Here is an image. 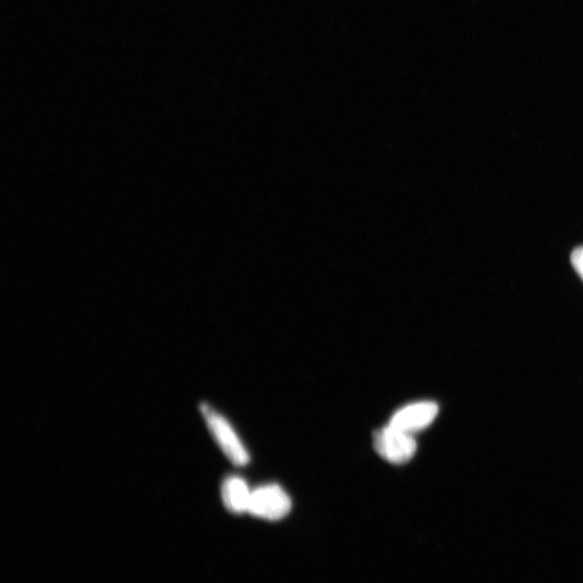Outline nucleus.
I'll list each match as a JSON object with an SVG mask.
<instances>
[{
    "label": "nucleus",
    "mask_w": 583,
    "mask_h": 583,
    "mask_svg": "<svg viewBox=\"0 0 583 583\" xmlns=\"http://www.w3.org/2000/svg\"><path fill=\"white\" fill-rule=\"evenodd\" d=\"M200 410L211 436L230 462L238 467L248 465L250 456L246 447L243 446L227 419L208 404H202Z\"/></svg>",
    "instance_id": "obj_1"
},
{
    "label": "nucleus",
    "mask_w": 583,
    "mask_h": 583,
    "mask_svg": "<svg viewBox=\"0 0 583 583\" xmlns=\"http://www.w3.org/2000/svg\"><path fill=\"white\" fill-rule=\"evenodd\" d=\"M373 444L378 455L393 465L409 463L417 451V443L411 433L390 425L375 431Z\"/></svg>",
    "instance_id": "obj_2"
},
{
    "label": "nucleus",
    "mask_w": 583,
    "mask_h": 583,
    "mask_svg": "<svg viewBox=\"0 0 583 583\" xmlns=\"http://www.w3.org/2000/svg\"><path fill=\"white\" fill-rule=\"evenodd\" d=\"M292 503L286 491L278 485H266L252 491L249 513L256 518L278 521L287 517Z\"/></svg>",
    "instance_id": "obj_3"
},
{
    "label": "nucleus",
    "mask_w": 583,
    "mask_h": 583,
    "mask_svg": "<svg viewBox=\"0 0 583 583\" xmlns=\"http://www.w3.org/2000/svg\"><path fill=\"white\" fill-rule=\"evenodd\" d=\"M439 414V405L432 401L417 402L406 405L390 420V426L413 433L429 427Z\"/></svg>",
    "instance_id": "obj_4"
},
{
    "label": "nucleus",
    "mask_w": 583,
    "mask_h": 583,
    "mask_svg": "<svg viewBox=\"0 0 583 583\" xmlns=\"http://www.w3.org/2000/svg\"><path fill=\"white\" fill-rule=\"evenodd\" d=\"M222 500L225 508L234 513L242 514L249 511L252 491L246 481L239 477H229L222 485Z\"/></svg>",
    "instance_id": "obj_5"
},
{
    "label": "nucleus",
    "mask_w": 583,
    "mask_h": 583,
    "mask_svg": "<svg viewBox=\"0 0 583 583\" xmlns=\"http://www.w3.org/2000/svg\"><path fill=\"white\" fill-rule=\"evenodd\" d=\"M572 263L583 279V247L577 248L572 254Z\"/></svg>",
    "instance_id": "obj_6"
}]
</instances>
